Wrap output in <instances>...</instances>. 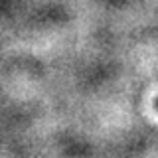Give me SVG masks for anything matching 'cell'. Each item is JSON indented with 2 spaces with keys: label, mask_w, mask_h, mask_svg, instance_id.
Listing matches in <instances>:
<instances>
[{
  "label": "cell",
  "mask_w": 158,
  "mask_h": 158,
  "mask_svg": "<svg viewBox=\"0 0 158 158\" xmlns=\"http://www.w3.org/2000/svg\"><path fill=\"white\" fill-rule=\"evenodd\" d=\"M156 107H158V101H156Z\"/></svg>",
  "instance_id": "6da1fadb"
}]
</instances>
